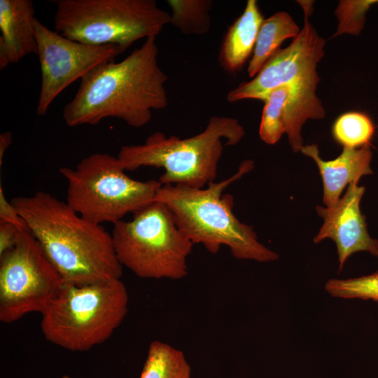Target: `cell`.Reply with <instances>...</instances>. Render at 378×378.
<instances>
[{
  "instance_id": "cell-24",
  "label": "cell",
  "mask_w": 378,
  "mask_h": 378,
  "mask_svg": "<svg viewBox=\"0 0 378 378\" xmlns=\"http://www.w3.org/2000/svg\"><path fill=\"white\" fill-rule=\"evenodd\" d=\"M0 220L13 223L20 227H27L15 206L7 200L1 185L0 186Z\"/></svg>"
},
{
  "instance_id": "cell-21",
  "label": "cell",
  "mask_w": 378,
  "mask_h": 378,
  "mask_svg": "<svg viewBox=\"0 0 378 378\" xmlns=\"http://www.w3.org/2000/svg\"><path fill=\"white\" fill-rule=\"evenodd\" d=\"M325 290L335 298L372 300L378 303V271L357 278L329 279Z\"/></svg>"
},
{
  "instance_id": "cell-25",
  "label": "cell",
  "mask_w": 378,
  "mask_h": 378,
  "mask_svg": "<svg viewBox=\"0 0 378 378\" xmlns=\"http://www.w3.org/2000/svg\"><path fill=\"white\" fill-rule=\"evenodd\" d=\"M12 142V132L6 131L0 134V166L2 165L3 158L7 149Z\"/></svg>"
},
{
  "instance_id": "cell-19",
  "label": "cell",
  "mask_w": 378,
  "mask_h": 378,
  "mask_svg": "<svg viewBox=\"0 0 378 378\" xmlns=\"http://www.w3.org/2000/svg\"><path fill=\"white\" fill-rule=\"evenodd\" d=\"M290 89V85L276 88L264 100L259 135L267 144H275L284 133V115Z\"/></svg>"
},
{
  "instance_id": "cell-11",
  "label": "cell",
  "mask_w": 378,
  "mask_h": 378,
  "mask_svg": "<svg viewBox=\"0 0 378 378\" xmlns=\"http://www.w3.org/2000/svg\"><path fill=\"white\" fill-rule=\"evenodd\" d=\"M298 2L304 13L302 29L287 48H280L250 81L230 90L227 94L229 102L247 99L264 102L272 90L285 85L316 89L319 82L316 66L324 55L326 41L309 21L312 1Z\"/></svg>"
},
{
  "instance_id": "cell-14",
  "label": "cell",
  "mask_w": 378,
  "mask_h": 378,
  "mask_svg": "<svg viewBox=\"0 0 378 378\" xmlns=\"http://www.w3.org/2000/svg\"><path fill=\"white\" fill-rule=\"evenodd\" d=\"M300 151L317 164L323 181V202L326 207H331L337 202L347 184L358 182L361 176L372 173L370 145L360 148L344 147L337 158L328 161L320 157L316 144L304 146Z\"/></svg>"
},
{
  "instance_id": "cell-22",
  "label": "cell",
  "mask_w": 378,
  "mask_h": 378,
  "mask_svg": "<svg viewBox=\"0 0 378 378\" xmlns=\"http://www.w3.org/2000/svg\"><path fill=\"white\" fill-rule=\"evenodd\" d=\"M378 1H341L335 10L338 27L334 36L343 34L357 36L364 27L365 14Z\"/></svg>"
},
{
  "instance_id": "cell-2",
  "label": "cell",
  "mask_w": 378,
  "mask_h": 378,
  "mask_svg": "<svg viewBox=\"0 0 378 378\" xmlns=\"http://www.w3.org/2000/svg\"><path fill=\"white\" fill-rule=\"evenodd\" d=\"M65 284L120 279L122 266L111 233L83 218L66 202L38 191L10 201Z\"/></svg>"
},
{
  "instance_id": "cell-6",
  "label": "cell",
  "mask_w": 378,
  "mask_h": 378,
  "mask_svg": "<svg viewBox=\"0 0 378 378\" xmlns=\"http://www.w3.org/2000/svg\"><path fill=\"white\" fill-rule=\"evenodd\" d=\"M55 31L91 46L114 45L124 52L135 41L155 36L171 15L154 0H59Z\"/></svg>"
},
{
  "instance_id": "cell-15",
  "label": "cell",
  "mask_w": 378,
  "mask_h": 378,
  "mask_svg": "<svg viewBox=\"0 0 378 378\" xmlns=\"http://www.w3.org/2000/svg\"><path fill=\"white\" fill-rule=\"evenodd\" d=\"M264 20L257 1L248 0L242 14L228 28L219 53L221 66L227 72L239 71L253 52Z\"/></svg>"
},
{
  "instance_id": "cell-9",
  "label": "cell",
  "mask_w": 378,
  "mask_h": 378,
  "mask_svg": "<svg viewBox=\"0 0 378 378\" xmlns=\"http://www.w3.org/2000/svg\"><path fill=\"white\" fill-rule=\"evenodd\" d=\"M63 281L28 227L0 255V321L10 323L46 311Z\"/></svg>"
},
{
  "instance_id": "cell-4",
  "label": "cell",
  "mask_w": 378,
  "mask_h": 378,
  "mask_svg": "<svg viewBox=\"0 0 378 378\" xmlns=\"http://www.w3.org/2000/svg\"><path fill=\"white\" fill-rule=\"evenodd\" d=\"M237 119L213 115L200 133L186 139L167 136L155 132L139 145L122 146L118 160L126 171L142 167L164 169L158 181L162 185H181L202 188L214 181L223 146L238 144L244 136Z\"/></svg>"
},
{
  "instance_id": "cell-1",
  "label": "cell",
  "mask_w": 378,
  "mask_h": 378,
  "mask_svg": "<svg viewBox=\"0 0 378 378\" xmlns=\"http://www.w3.org/2000/svg\"><path fill=\"white\" fill-rule=\"evenodd\" d=\"M156 37L145 39L119 62H104L80 79L74 98L62 116L69 127L94 125L107 118L141 127L151 120L152 111L168 104L167 74L158 62Z\"/></svg>"
},
{
  "instance_id": "cell-12",
  "label": "cell",
  "mask_w": 378,
  "mask_h": 378,
  "mask_svg": "<svg viewBox=\"0 0 378 378\" xmlns=\"http://www.w3.org/2000/svg\"><path fill=\"white\" fill-rule=\"evenodd\" d=\"M364 186L358 182L351 183L344 195L331 207L318 205L316 211L323 219L314 243L325 239H332L337 246L339 272L342 271L347 259L359 251L369 252L378 256V241L368 234L364 216L360 209V202L365 192Z\"/></svg>"
},
{
  "instance_id": "cell-26",
  "label": "cell",
  "mask_w": 378,
  "mask_h": 378,
  "mask_svg": "<svg viewBox=\"0 0 378 378\" xmlns=\"http://www.w3.org/2000/svg\"><path fill=\"white\" fill-rule=\"evenodd\" d=\"M61 378H71V377H69V376H66V375H64V376H63V377H61Z\"/></svg>"
},
{
  "instance_id": "cell-23",
  "label": "cell",
  "mask_w": 378,
  "mask_h": 378,
  "mask_svg": "<svg viewBox=\"0 0 378 378\" xmlns=\"http://www.w3.org/2000/svg\"><path fill=\"white\" fill-rule=\"evenodd\" d=\"M13 223L0 220V255L12 248L19 241L22 230Z\"/></svg>"
},
{
  "instance_id": "cell-17",
  "label": "cell",
  "mask_w": 378,
  "mask_h": 378,
  "mask_svg": "<svg viewBox=\"0 0 378 378\" xmlns=\"http://www.w3.org/2000/svg\"><path fill=\"white\" fill-rule=\"evenodd\" d=\"M191 368L183 351L158 340L149 346L140 378H190Z\"/></svg>"
},
{
  "instance_id": "cell-16",
  "label": "cell",
  "mask_w": 378,
  "mask_h": 378,
  "mask_svg": "<svg viewBox=\"0 0 378 378\" xmlns=\"http://www.w3.org/2000/svg\"><path fill=\"white\" fill-rule=\"evenodd\" d=\"M300 30L292 17L280 11L263 20L259 29L247 72L253 78L265 63L280 49L287 38H295Z\"/></svg>"
},
{
  "instance_id": "cell-7",
  "label": "cell",
  "mask_w": 378,
  "mask_h": 378,
  "mask_svg": "<svg viewBox=\"0 0 378 378\" xmlns=\"http://www.w3.org/2000/svg\"><path fill=\"white\" fill-rule=\"evenodd\" d=\"M116 257L122 266L144 279L178 280L188 274L193 244L180 230L164 203L155 200L113 225Z\"/></svg>"
},
{
  "instance_id": "cell-5",
  "label": "cell",
  "mask_w": 378,
  "mask_h": 378,
  "mask_svg": "<svg viewBox=\"0 0 378 378\" xmlns=\"http://www.w3.org/2000/svg\"><path fill=\"white\" fill-rule=\"evenodd\" d=\"M128 293L120 279L84 285L63 283L42 314L50 342L74 351L104 342L127 313Z\"/></svg>"
},
{
  "instance_id": "cell-13",
  "label": "cell",
  "mask_w": 378,
  "mask_h": 378,
  "mask_svg": "<svg viewBox=\"0 0 378 378\" xmlns=\"http://www.w3.org/2000/svg\"><path fill=\"white\" fill-rule=\"evenodd\" d=\"M31 0H0V69L37 54Z\"/></svg>"
},
{
  "instance_id": "cell-20",
  "label": "cell",
  "mask_w": 378,
  "mask_h": 378,
  "mask_svg": "<svg viewBox=\"0 0 378 378\" xmlns=\"http://www.w3.org/2000/svg\"><path fill=\"white\" fill-rule=\"evenodd\" d=\"M374 133V127L370 117L357 111L342 114L332 126L333 136L343 147L370 145Z\"/></svg>"
},
{
  "instance_id": "cell-10",
  "label": "cell",
  "mask_w": 378,
  "mask_h": 378,
  "mask_svg": "<svg viewBox=\"0 0 378 378\" xmlns=\"http://www.w3.org/2000/svg\"><path fill=\"white\" fill-rule=\"evenodd\" d=\"M41 83L36 113L45 115L55 98L92 69L124 51L114 45L91 46L71 40L34 20Z\"/></svg>"
},
{
  "instance_id": "cell-3",
  "label": "cell",
  "mask_w": 378,
  "mask_h": 378,
  "mask_svg": "<svg viewBox=\"0 0 378 378\" xmlns=\"http://www.w3.org/2000/svg\"><path fill=\"white\" fill-rule=\"evenodd\" d=\"M253 167L251 160L243 161L233 176L211 182L206 188L162 185L155 200L169 208L177 226L193 244H201L211 253L226 246L237 259L274 261L279 255L258 241L252 227L237 218L232 211L233 197L223 194L227 187Z\"/></svg>"
},
{
  "instance_id": "cell-8",
  "label": "cell",
  "mask_w": 378,
  "mask_h": 378,
  "mask_svg": "<svg viewBox=\"0 0 378 378\" xmlns=\"http://www.w3.org/2000/svg\"><path fill=\"white\" fill-rule=\"evenodd\" d=\"M125 171L118 157L107 153L90 154L74 168H59L67 181L66 202L92 223L115 224L154 202L162 186L158 180L132 179Z\"/></svg>"
},
{
  "instance_id": "cell-18",
  "label": "cell",
  "mask_w": 378,
  "mask_h": 378,
  "mask_svg": "<svg viewBox=\"0 0 378 378\" xmlns=\"http://www.w3.org/2000/svg\"><path fill=\"white\" fill-rule=\"evenodd\" d=\"M170 23L184 34L202 35L211 27V0H169Z\"/></svg>"
}]
</instances>
